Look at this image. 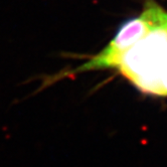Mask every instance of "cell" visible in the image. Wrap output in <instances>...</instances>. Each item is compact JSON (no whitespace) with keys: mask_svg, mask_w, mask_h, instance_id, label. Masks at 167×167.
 <instances>
[{"mask_svg":"<svg viewBox=\"0 0 167 167\" xmlns=\"http://www.w3.org/2000/svg\"><path fill=\"white\" fill-rule=\"evenodd\" d=\"M162 7L153 0H147L143 12L137 17H132L122 23L115 36L99 54L89 57L84 63L70 73L77 74L90 70H107L117 67L122 54L137 42L151 28L162 10Z\"/></svg>","mask_w":167,"mask_h":167,"instance_id":"obj_2","label":"cell"},{"mask_svg":"<svg viewBox=\"0 0 167 167\" xmlns=\"http://www.w3.org/2000/svg\"><path fill=\"white\" fill-rule=\"evenodd\" d=\"M144 94L167 96V11L162 9L151 28L122 54L117 66Z\"/></svg>","mask_w":167,"mask_h":167,"instance_id":"obj_1","label":"cell"}]
</instances>
